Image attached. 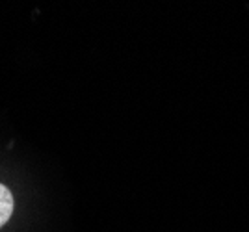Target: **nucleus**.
Listing matches in <instances>:
<instances>
[{"instance_id": "obj_1", "label": "nucleus", "mask_w": 249, "mask_h": 232, "mask_svg": "<svg viewBox=\"0 0 249 232\" xmlns=\"http://www.w3.org/2000/svg\"><path fill=\"white\" fill-rule=\"evenodd\" d=\"M11 214H13V195L4 184H0V227L10 221Z\"/></svg>"}]
</instances>
